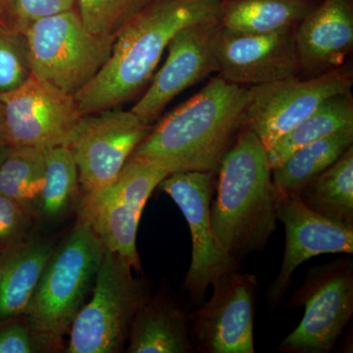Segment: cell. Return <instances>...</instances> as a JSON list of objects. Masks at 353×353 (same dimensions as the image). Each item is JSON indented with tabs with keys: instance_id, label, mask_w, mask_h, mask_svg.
I'll return each mask as SVG.
<instances>
[{
	"instance_id": "6da1fadb",
	"label": "cell",
	"mask_w": 353,
	"mask_h": 353,
	"mask_svg": "<svg viewBox=\"0 0 353 353\" xmlns=\"http://www.w3.org/2000/svg\"><path fill=\"white\" fill-rule=\"evenodd\" d=\"M221 0H152L121 28L105 65L75 97L82 115L116 108L152 79L171 39L183 28L219 19Z\"/></svg>"
},
{
	"instance_id": "7a4b0ae2",
	"label": "cell",
	"mask_w": 353,
	"mask_h": 353,
	"mask_svg": "<svg viewBox=\"0 0 353 353\" xmlns=\"http://www.w3.org/2000/svg\"><path fill=\"white\" fill-rule=\"evenodd\" d=\"M248 88L216 76L189 101L152 127L132 158L169 173L216 172L243 128Z\"/></svg>"
},
{
	"instance_id": "3957f363",
	"label": "cell",
	"mask_w": 353,
	"mask_h": 353,
	"mask_svg": "<svg viewBox=\"0 0 353 353\" xmlns=\"http://www.w3.org/2000/svg\"><path fill=\"white\" fill-rule=\"evenodd\" d=\"M211 202L215 245L236 264L263 250L277 228L279 194L268 155L254 132L241 128L218 168Z\"/></svg>"
},
{
	"instance_id": "277c9868",
	"label": "cell",
	"mask_w": 353,
	"mask_h": 353,
	"mask_svg": "<svg viewBox=\"0 0 353 353\" xmlns=\"http://www.w3.org/2000/svg\"><path fill=\"white\" fill-rule=\"evenodd\" d=\"M103 252L99 236L81 220L53 250L24 316L54 350L85 304Z\"/></svg>"
},
{
	"instance_id": "5b68a950",
	"label": "cell",
	"mask_w": 353,
	"mask_h": 353,
	"mask_svg": "<svg viewBox=\"0 0 353 353\" xmlns=\"http://www.w3.org/2000/svg\"><path fill=\"white\" fill-rule=\"evenodd\" d=\"M120 255L104 248L92 299L77 313L69 330L67 353H118L124 350L132 323L150 294L143 280Z\"/></svg>"
},
{
	"instance_id": "8992f818",
	"label": "cell",
	"mask_w": 353,
	"mask_h": 353,
	"mask_svg": "<svg viewBox=\"0 0 353 353\" xmlns=\"http://www.w3.org/2000/svg\"><path fill=\"white\" fill-rule=\"evenodd\" d=\"M22 34L32 75L72 95L101 71L115 39L90 32L74 9L36 21Z\"/></svg>"
},
{
	"instance_id": "52a82bcc",
	"label": "cell",
	"mask_w": 353,
	"mask_h": 353,
	"mask_svg": "<svg viewBox=\"0 0 353 353\" xmlns=\"http://www.w3.org/2000/svg\"><path fill=\"white\" fill-rule=\"evenodd\" d=\"M161 165L130 157L116 180L99 194L81 197L79 218L99 236L104 248L141 272L137 234L141 213L153 190L169 175Z\"/></svg>"
},
{
	"instance_id": "ba28073f",
	"label": "cell",
	"mask_w": 353,
	"mask_h": 353,
	"mask_svg": "<svg viewBox=\"0 0 353 353\" xmlns=\"http://www.w3.org/2000/svg\"><path fill=\"white\" fill-rule=\"evenodd\" d=\"M352 64L345 62L315 78L296 76L250 87L243 127L254 132L268 150L327 99L352 90Z\"/></svg>"
},
{
	"instance_id": "9c48e42d",
	"label": "cell",
	"mask_w": 353,
	"mask_h": 353,
	"mask_svg": "<svg viewBox=\"0 0 353 353\" xmlns=\"http://www.w3.org/2000/svg\"><path fill=\"white\" fill-rule=\"evenodd\" d=\"M304 305L297 328L279 345L287 353H328L353 314V268L350 259H340L309 272L290 301Z\"/></svg>"
},
{
	"instance_id": "30bf717a",
	"label": "cell",
	"mask_w": 353,
	"mask_h": 353,
	"mask_svg": "<svg viewBox=\"0 0 353 353\" xmlns=\"http://www.w3.org/2000/svg\"><path fill=\"white\" fill-rule=\"evenodd\" d=\"M152 127L131 110L111 108L83 115L67 145L78 168L81 197L111 185Z\"/></svg>"
},
{
	"instance_id": "8fae6325",
	"label": "cell",
	"mask_w": 353,
	"mask_h": 353,
	"mask_svg": "<svg viewBox=\"0 0 353 353\" xmlns=\"http://www.w3.org/2000/svg\"><path fill=\"white\" fill-rule=\"evenodd\" d=\"M6 143L46 150L68 145L83 117L75 97L32 75L0 92Z\"/></svg>"
},
{
	"instance_id": "7c38bea8",
	"label": "cell",
	"mask_w": 353,
	"mask_h": 353,
	"mask_svg": "<svg viewBox=\"0 0 353 353\" xmlns=\"http://www.w3.org/2000/svg\"><path fill=\"white\" fill-rule=\"evenodd\" d=\"M211 285L210 299L199 310L190 313L194 352L254 353L256 277L234 269L221 275Z\"/></svg>"
},
{
	"instance_id": "4fadbf2b",
	"label": "cell",
	"mask_w": 353,
	"mask_h": 353,
	"mask_svg": "<svg viewBox=\"0 0 353 353\" xmlns=\"http://www.w3.org/2000/svg\"><path fill=\"white\" fill-rule=\"evenodd\" d=\"M216 172H175L158 187L173 199L182 211L192 234V260L183 289L194 305L203 303L206 290L223 274L240 265L219 252L211 226V202Z\"/></svg>"
},
{
	"instance_id": "5bb4252c",
	"label": "cell",
	"mask_w": 353,
	"mask_h": 353,
	"mask_svg": "<svg viewBox=\"0 0 353 353\" xmlns=\"http://www.w3.org/2000/svg\"><path fill=\"white\" fill-rule=\"evenodd\" d=\"M294 31L253 34L219 24L212 38L217 76L248 88L299 76Z\"/></svg>"
},
{
	"instance_id": "9a60e30c",
	"label": "cell",
	"mask_w": 353,
	"mask_h": 353,
	"mask_svg": "<svg viewBox=\"0 0 353 353\" xmlns=\"http://www.w3.org/2000/svg\"><path fill=\"white\" fill-rule=\"evenodd\" d=\"M219 19L194 23L183 28L169 41L163 66L153 77L152 85L131 108L148 124L159 117L179 94L217 73L212 51L213 34Z\"/></svg>"
},
{
	"instance_id": "2e32d148",
	"label": "cell",
	"mask_w": 353,
	"mask_h": 353,
	"mask_svg": "<svg viewBox=\"0 0 353 353\" xmlns=\"http://www.w3.org/2000/svg\"><path fill=\"white\" fill-rule=\"evenodd\" d=\"M278 220L285 227L284 259L268 290V301L276 305L289 287L290 277L306 260L329 253H353V226L317 214L299 196H282Z\"/></svg>"
},
{
	"instance_id": "e0dca14e",
	"label": "cell",
	"mask_w": 353,
	"mask_h": 353,
	"mask_svg": "<svg viewBox=\"0 0 353 353\" xmlns=\"http://www.w3.org/2000/svg\"><path fill=\"white\" fill-rule=\"evenodd\" d=\"M299 77L340 68L353 50V0H322L296 28Z\"/></svg>"
},
{
	"instance_id": "ac0fdd59",
	"label": "cell",
	"mask_w": 353,
	"mask_h": 353,
	"mask_svg": "<svg viewBox=\"0 0 353 353\" xmlns=\"http://www.w3.org/2000/svg\"><path fill=\"white\" fill-rule=\"evenodd\" d=\"M190 313L169 294L148 297L132 323L127 352H194L190 334Z\"/></svg>"
},
{
	"instance_id": "d6986e66",
	"label": "cell",
	"mask_w": 353,
	"mask_h": 353,
	"mask_svg": "<svg viewBox=\"0 0 353 353\" xmlns=\"http://www.w3.org/2000/svg\"><path fill=\"white\" fill-rule=\"evenodd\" d=\"M55 246L34 239L2 253L0 259V320L24 315Z\"/></svg>"
},
{
	"instance_id": "ffe728a7",
	"label": "cell",
	"mask_w": 353,
	"mask_h": 353,
	"mask_svg": "<svg viewBox=\"0 0 353 353\" xmlns=\"http://www.w3.org/2000/svg\"><path fill=\"white\" fill-rule=\"evenodd\" d=\"M322 0H221L219 23L234 31L269 34L296 29Z\"/></svg>"
},
{
	"instance_id": "44dd1931",
	"label": "cell",
	"mask_w": 353,
	"mask_h": 353,
	"mask_svg": "<svg viewBox=\"0 0 353 353\" xmlns=\"http://www.w3.org/2000/svg\"><path fill=\"white\" fill-rule=\"evenodd\" d=\"M353 145V128H347L303 146L272 169V180L282 196H299L313 179L329 168Z\"/></svg>"
},
{
	"instance_id": "7402d4cb",
	"label": "cell",
	"mask_w": 353,
	"mask_h": 353,
	"mask_svg": "<svg viewBox=\"0 0 353 353\" xmlns=\"http://www.w3.org/2000/svg\"><path fill=\"white\" fill-rule=\"evenodd\" d=\"M347 128H353L352 90L330 97L314 112L299 123L266 150L271 169L282 164L299 148Z\"/></svg>"
},
{
	"instance_id": "603a6c76",
	"label": "cell",
	"mask_w": 353,
	"mask_h": 353,
	"mask_svg": "<svg viewBox=\"0 0 353 353\" xmlns=\"http://www.w3.org/2000/svg\"><path fill=\"white\" fill-rule=\"evenodd\" d=\"M299 197L317 214L353 226V145L310 181Z\"/></svg>"
},
{
	"instance_id": "cb8c5ba5",
	"label": "cell",
	"mask_w": 353,
	"mask_h": 353,
	"mask_svg": "<svg viewBox=\"0 0 353 353\" xmlns=\"http://www.w3.org/2000/svg\"><path fill=\"white\" fill-rule=\"evenodd\" d=\"M46 152L37 148H11L0 166V194L19 203L34 219L39 218L46 183Z\"/></svg>"
},
{
	"instance_id": "d4e9b609",
	"label": "cell",
	"mask_w": 353,
	"mask_h": 353,
	"mask_svg": "<svg viewBox=\"0 0 353 353\" xmlns=\"http://www.w3.org/2000/svg\"><path fill=\"white\" fill-rule=\"evenodd\" d=\"M46 183L41 197L39 218L55 221L63 217L80 201L78 168L68 146L46 150Z\"/></svg>"
},
{
	"instance_id": "484cf974",
	"label": "cell",
	"mask_w": 353,
	"mask_h": 353,
	"mask_svg": "<svg viewBox=\"0 0 353 353\" xmlns=\"http://www.w3.org/2000/svg\"><path fill=\"white\" fill-rule=\"evenodd\" d=\"M152 0H78L79 15L87 29L101 36L116 37L134 14Z\"/></svg>"
},
{
	"instance_id": "4316f807",
	"label": "cell",
	"mask_w": 353,
	"mask_h": 353,
	"mask_svg": "<svg viewBox=\"0 0 353 353\" xmlns=\"http://www.w3.org/2000/svg\"><path fill=\"white\" fill-rule=\"evenodd\" d=\"M31 75L23 34L0 32V92L19 87Z\"/></svg>"
},
{
	"instance_id": "83f0119b",
	"label": "cell",
	"mask_w": 353,
	"mask_h": 353,
	"mask_svg": "<svg viewBox=\"0 0 353 353\" xmlns=\"http://www.w3.org/2000/svg\"><path fill=\"white\" fill-rule=\"evenodd\" d=\"M41 334L37 333L24 315L0 320V353L53 352Z\"/></svg>"
},
{
	"instance_id": "f1b7e54d",
	"label": "cell",
	"mask_w": 353,
	"mask_h": 353,
	"mask_svg": "<svg viewBox=\"0 0 353 353\" xmlns=\"http://www.w3.org/2000/svg\"><path fill=\"white\" fill-rule=\"evenodd\" d=\"M34 218L19 203L0 194V253H6L30 238Z\"/></svg>"
},
{
	"instance_id": "f546056e",
	"label": "cell",
	"mask_w": 353,
	"mask_h": 353,
	"mask_svg": "<svg viewBox=\"0 0 353 353\" xmlns=\"http://www.w3.org/2000/svg\"><path fill=\"white\" fill-rule=\"evenodd\" d=\"M78 0H11L14 32L22 34L43 18L72 10Z\"/></svg>"
},
{
	"instance_id": "4dcf8cb0",
	"label": "cell",
	"mask_w": 353,
	"mask_h": 353,
	"mask_svg": "<svg viewBox=\"0 0 353 353\" xmlns=\"http://www.w3.org/2000/svg\"><path fill=\"white\" fill-rule=\"evenodd\" d=\"M0 32H15L11 16V0H0Z\"/></svg>"
},
{
	"instance_id": "1f68e13d",
	"label": "cell",
	"mask_w": 353,
	"mask_h": 353,
	"mask_svg": "<svg viewBox=\"0 0 353 353\" xmlns=\"http://www.w3.org/2000/svg\"><path fill=\"white\" fill-rule=\"evenodd\" d=\"M0 143L7 145L6 131H4V111L1 102H0Z\"/></svg>"
},
{
	"instance_id": "d6a6232c",
	"label": "cell",
	"mask_w": 353,
	"mask_h": 353,
	"mask_svg": "<svg viewBox=\"0 0 353 353\" xmlns=\"http://www.w3.org/2000/svg\"><path fill=\"white\" fill-rule=\"evenodd\" d=\"M11 146L4 145V143H0V166L3 163L4 160L8 155V153L10 152Z\"/></svg>"
},
{
	"instance_id": "836d02e7",
	"label": "cell",
	"mask_w": 353,
	"mask_h": 353,
	"mask_svg": "<svg viewBox=\"0 0 353 353\" xmlns=\"http://www.w3.org/2000/svg\"><path fill=\"white\" fill-rule=\"evenodd\" d=\"M0 259H1V253H0Z\"/></svg>"
}]
</instances>
